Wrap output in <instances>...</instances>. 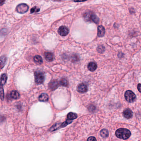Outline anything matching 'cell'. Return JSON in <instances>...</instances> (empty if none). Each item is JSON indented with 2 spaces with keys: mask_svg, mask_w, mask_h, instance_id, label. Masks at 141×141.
I'll use <instances>...</instances> for the list:
<instances>
[{
  "mask_svg": "<svg viewBox=\"0 0 141 141\" xmlns=\"http://www.w3.org/2000/svg\"><path fill=\"white\" fill-rule=\"evenodd\" d=\"M84 18L88 22H92L96 24L99 22V18L97 16L91 12H87L84 14Z\"/></svg>",
  "mask_w": 141,
  "mask_h": 141,
  "instance_id": "2",
  "label": "cell"
},
{
  "mask_svg": "<svg viewBox=\"0 0 141 141\" xmlns=\"http://www.w3.org/2000/svg\"><path fill=\"white\" fill-rule=\"evenodd\" d=\"M45 58L47 61L49 62H51L54 59V55L51 53L47 52L45 54Z\"/></svg>",
  "mask_w": 141,
  "mask_h": 141,
  "instance_id": "11",
  "label": "cell"
},
{
  "mask_svg": "<svg viewBox=\"0 0 141 141\" xmlns=\"http://www.w3.org/2000/svg\"><path fill=\"white\" fill-rule=\"evenodd\" d=\"M116 136L119 138L123 139H127L131 136L130 132L127 129L120 128L116 132Z\"/></svg>",
  "mask_w": 141,
  "mask_h": 141,
  "instance_id": "1",
  "label": "cell"
},
{
  "mask_svg": "<svg viewBox=\"0 0 141 141\" xmlns=\"http://www.w3.org/2000/svg\"><path fill=\"white\" fill-rule=\"evenodd\" d=\"M45 79L44 75L42 72H36L35 73V80L36 83L38 84H42L44 82Z\"/></svg>",
  "mask_w": 141,
  "mask_h": 141,
  "instance_id": "4",
  "label": "cell"
},
{
  "mask_svg": "<svg viewBox=\"0 0 141 141\" xmlns=\"http://www.w3.org/2000/svg\"><path fill=\"white\" fill-rule=\"evenodd\" d=\"M97 68V65L94 62H89L88 65V68L91 71H94Z\"/></svg>",
  "mask_w": 141,
  "mask_h": 141,
  "instance_id": "10",
  "label": "cell"
},
{
  "mask_svg": "<svg viewBox=\"0 0 141 141\" xmlns=\"http://www.w3.org/2000/svg\"><path fill=\"white\" fill-rule=\"evenodd\" d=\"M87 141H96V139L94 137H91L88 139Z\"/></svg>",
  "mask_w": 141,
  "mask_h": 141,
  "instance_id": "23",
  "label": "cell"
},
{
  "mask_svg": "<svg viewBox=\"0 0 141 141\" xmlns=\"http://www.w3.org/2000/svg\"><path fill=\"white\" fill-rule=\"evenodd\" d=\"M4 98V89L3 87V86L0 85V99L2 100H3Z\"/></svg>",
  "mask_w": 141,
  "mask_h": 141,
  "instance_id": "21",
  "label": "cell"
},
{
  "mask_svg": "<svg viewBox=\"0 0 141 141\" xmlns=\"http://www.w3.org/2000/svg\"><path fill=\"white\" fill-rule=\"evenodd\" d=\"M77 115L73 113V112H70L67 115V120H72L75 119L77 118Z\"/></svg>",
  "mask_w": 141,
  "mask_h": 141,
  "instance_id": "17",
  "label": "cell"
},
{
  "mask_svg": "<svg viewBox=\"0 0 141 141\" xmlns=\"http://www.w3.org/2000/svg\"><path fill=\"white\" fill-rule=\"evenodd\" d=\"M60 84L61 85L64 86V87H67L68 84L67 81L65 78H62L61 79L60 82Z\"/></svg>",
  "mask_w": 141,
  "mask_h": 141,
  "instance_id": "20",
  "label": "cell"
},
{
  "mask_svg": "<svg viewBox=\"0 0 141 141\" xmlns=\"http://www.w3.org/2000/svg\"><path fill=\"white\" fill-rule=\"evenodd\" d=\"M69 32V29L67 27L62 26L59 28L58 30V33L60 35L66 36L67 35Z\"/></svg>",
  "mask_w": 141,
  "mask_h": 141,
  "instance_id": "6",
  "label": "cell"
},
{
  "mask_svg": "<svg viewBox=\"0 0 141 141\" xmlns=\"http://www.w3.org/2000/svg\"><path fill=\"white\" fill-rule=\"evenodd\" d=\"M137 88L139 92H141V84H139L138 85Z\"/></svg>",
  "mask_w": 141,
  "mask_h": 141,
  "instance_id": "24",
  "label": "cell"
},
{
  "mask_svg": "<svg viewBox=\"0 0 141 141\" xmlns=\"http://www.w3.org/2000/svg\"><path fill=\"white\" fill-rule=\"evenodd\" d=\"M124 97L126 100L129 102H134L136 99V95L132 91L128 90L126 91L124 94Z\"/></svg>",
  "mask_w": 141,
  "mask_h": 141,
  "instance_id": "3",
  "label": "cell"
},
{
  "mask_svg": "<svg viewBox=\"0 0 141 141\" xmlns=\"http://www.w3.org/2000/svg\"><path fill=\"white\" fill-rule=\"evenodd\" d=\"M105 34V29L104 27L100 25L98 27V36L99 37H103Z\"/></svg>",
  "mask_w": 141,
  "mask_h": 141,
  "instance_id": "8",
  "label": "cell"
},
{
  "mask_svg": "<svg viewBox=\"0 0 141 141\" xmlns=\"http://www.w3.org/2000/svg\"><path fill=\"white\" fill-rule=\"evenodd\" d=\"M29 9V7L27 4H19L17 6V12L20 13H25L28 11Z\"/></svg>",
  "mask_w": 141,
  "mask_h": 141,
  "instance_id": "5",
  "label": "cell"
},
{
  "mask_svg": "<svg viewBox=\"0 0 141 141\" xmlns=\"http://www.w3.org/2000/svg\"><path fill=\"white\" fill-rule=\"evenodd\" d=\"M40 11V9L37 8L36 6L32 8L31 9V13H33L34 12H39Z\"/></svg>",
  "mask_w": 141,
  "mask_h": 141,
  "instance_id": "22",
  "label": "cell"
},
{
  "mask_svg": "<svg viewBox=\"0 0 141 141\" xmlns=\"http://www.w3.org/2000/svg\"><path fill=\"white\" fill-rule=\"evenodd\" d=\"M4 2H5V1H4V0H0V5H3Z\"/></svg>",
  "mask_w": 141,
  "mask_h": 141,
  "instance_id": "25",
  "label": "cell"
},
{
  "mask_svg": "<svg viewBox=\"0 0 141 141\" xmlns=\"http://www.w3.org/2000/svg\"><path fill=\"white\" fill-rule=\"evenodd\" d=\"M77 90L78 92L81 93L86 92L88 90V87L87 85L84 83L79 84L77 86Z\"/></svg>",
  "mask_w": 141,
  "mask_h": 141,
  "instance_id": "7",
  "label": "cell"
},
{
  "mask_svg": "<svg viewBox=\"0 0 141 141\" xmlns=\"http://www.w3.org/2000/svg\"><path fill=\"white\" fill-rule=\"evenodd\" d=\"M34 61L36 64L40 65L43 63V59L39 55H36L34 58Z\"/></svg>",
  "mask_w": 141,
  "mask_h": 141,
  "instance_id": "12",
  "label": "cell"
},
{
  "mask_svg": "<svg viewBox=\"0 0 141 141\" xmlns=\"http://www.w3.org/2000/svg\"><path fill=\"white\" fill-rule=\"evenodd\" d=\"M10 96L13 99H18L20 97V94L17 91H12L10 93Z\"/></svg>",
  "mask_w": 141,
  "mask_h": 141,
  "instance_id": "16",
  "label": "cell"
},
{
  "mask_svg": "<svg viewBox=\"0 0 141 141\" xmlns=\"http://www.w3.org/2000/svg\"><path fill=\"white\" fill-rule=\"evenodd\" d=\"M6 61V57L5 56H2L0 58V69H1L4 67Z\"/></svg>",
  "mask_w": 141,
  "mask_h": 141,
  "instance_id": "15",
  "label": "cell"
},
{
  "mask_svg": "<svg viewBox=\"0 0 141 141\" xmlns=\"http://www.w3.org/2000/svg\"><path fill=\"white\" fill-rule=\"evenodd\" d=\"M123 114L125 118L127 119H129L132 117L133 113L132 111L130 109H127L124 111Z\"/></svg>",
  "mask_w": 141,
  "mask_h": 141,
  "instance_id": "9",
  "label": "cell"
},
{
  "mask_svg": "<svg viewBox=\"0 0 141 141\" xmlns=\"http://www.w3.org/2000/svg\"><path fill=\"white\" fill-rule=\"evenodd\" d=\"M7 79V76L5 74H4L1 75L0 80V85L3 86L5 84Z\"/></svg>",
  "mask_w": 141,
  "mask_h": 141,
  "instance_id": "14",
  "label": "cell"
},
{
  "mask_svg": "<svg viewBox=\"0 0 141 141\" xmlns=\"http://www.w3.org/2000/svg\"><path fill=\"white\" fill-rule=\"evenodd\" d=\"M100 134L103 137H107L108 135V133L107 129H103L101 130Z\"/></svg>",
  "mask_w": 141,
  "mask_h": 141,
  "instance_id": "19",
  "label": "cell"
},
{
  "mask_svg": "<svg viewBox=\"0 0 141 141\" xmlns=\"http://www.w3.org/2000/svg\"><path fill=\"white\" fill-rule=\"evenodd\" d=\"M39 99L41 101H47L49 100V96L46 94H42L39 96Z\"/></svg>",
  "mask_w": 141,
  "mask_h": 141,
  "instance_id": "13",
  "label": "cell"
},
{
  "mask_svg": "<svg viewBox=\"0 0 141 141\" xmlns=\"http://www.w3.org/2000/svg\"><path fill=\"white\" fill-rule=\"evenodd\" d=\"M58 82L56 80L52 81L49 84L50 87L52 89H55L58 87Z\"/></svg>",
  "mask_w": 141,
  "mask_h": 141,
  "instance_id": "18",
  "label": "cell"
}]
</instances>
